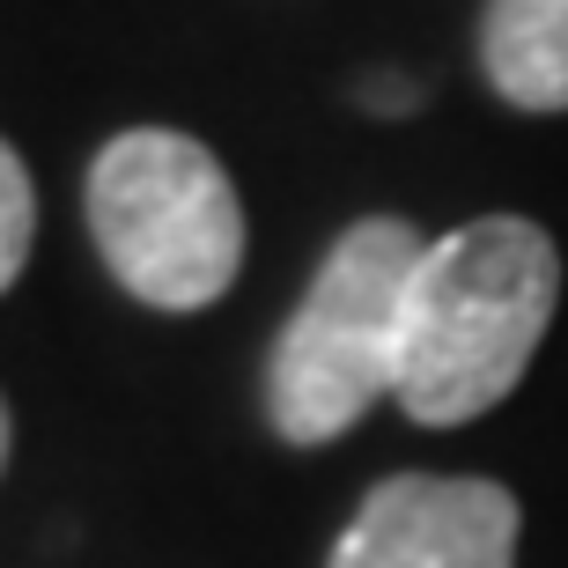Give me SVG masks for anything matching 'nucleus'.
I'll return each instance as SVG.
<instances>
[{"instance_id": "nucleus-1", "label": "nucleus", "mask_w": 568, "mask_h": 568, "mask_svg": "<svg viewBox=\"0 0 568 568\" xmlns=\"http://www.w3.org/2000/svg\"><path fill=\"white\" fill-rule=\"evenodd\" d=\"M554 303H561V252L525 214H480L450 236H428L406 288L399 377H392L406 422L458 428L503 406L547 339Z\"/></svg>"}, {"instance_id": "nucleus-2", "label": "nucleus", "mask_w": 568, "mask_h": 568, "mask_svg": "<svg viewBox=\"0 0 568 568\" xmlns=\"http://www.w3.org/2000/svg\"><path fill=\"white\" fill-rule=\"evenodd\" d=\"M422 252L428 236L406 214H362L355 230L333 236L325 266L311 274L295 317L266 355V422L281 443L295 450L333 443L377 399H392L399 317Z\"/></svg>"}, {"instance_id": "nucleus-3", "label": "nucleus", "mask_w": 568, "mask_h": 568, "mask_svg": "<svg viewBox=\"0 0 568 568\" xmlns=\"http://www.w3.org/2000/svg\"><path fill=\"white\" fill-rule=\"evenodd\" d=\"M97 258L148 311H207L244 266V200L207 141L178 126H133L89 163Z\"/></svg>"}, {"instance_id": "nucleus-4", "label": "nucleus", "mask_w": 568, "mask_h": 568, "mask_svg": "<svg viewBox=\"0 0 568 568\" xmlns=\"http://www.w3.org/2000/svg\"><path fill=\"white\" fill-rule=\"evenodd\" d=\"M517 495L503 480L392 473L369 487L325 568H517Z\"/></svg>"}, {"instance_id": "nucleus-5", "label": "nucleus", "mask_w": 568, "mask_h": 568, "mask_svg": "<svg viewBox=\"0 0 568 568\" xmlns=\"http://www.w3.org/2000/svg\"><path fill=\"white\" fill-rule=\"evenodd\" d=\"M480 74L509 111H568V0H487Z\"/></svg>"}, {"instance_id": "nucleus-6", "label": "nucleus", "mask_w": 568, "mask_h": 568, "mask_svg": "<svg viewBox=\"0 0 568 568\" xmlns=\"http://www.w3.org/2000/svg\"><path fill=\"white\" fill-rule=\"evenodd\" d=\"M30 236H38V185H30L22 155L0 141V295L30 266Z\"/></svg>"}, {"instance_id": "nucleus-7", "label": "nucleus", "mask_w": 568, "mask_h": 568, "mask_svg": "<svg viewBox=\"0 0 568 568\" xmlns=\"http://www.w3.org/2000/svg\"><path fill=\"white\" fill-rule=\"evenodd\" d=\"M0 465H8V399H0Z\"/></svg>"}]
</instances>
